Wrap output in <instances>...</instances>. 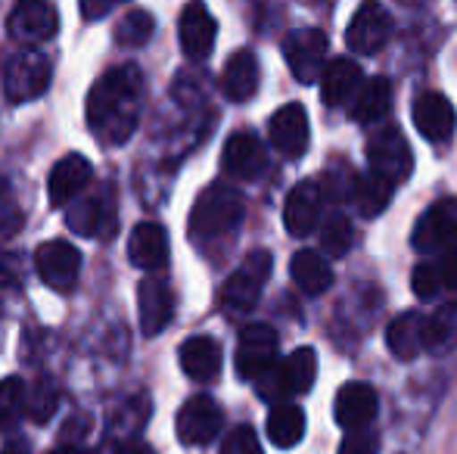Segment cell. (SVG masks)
Returning a JSON list of instances; mask_svg holds the SVG:
<instances>
[{"mask_svg": "<svg viewBox=\"0 0 457 454\" xmlns=\"http://www.w3.org/2000/svg\"><path fill=\"white\" fill-rule=\"evenodd\" d=\"M305 436V411L299 405H283L271 408L268 414V439L277 445V449H293V445L302 442Z\"/></svg>", "mask_w": 457, "mask_h": 454, "instance_id": "4dcf8cb0", "label": "cell"}, {"mask_svg": "<svg viewBox=\"0 0 457 454\" xmlns=\"http://www.w3.org/2000/svg\"><path fill=\"white\" fill-rule=\"evenodd\" d=\"M50 60L37 50H22L19 56H12L10 66L4 72V94L10 103H29V100L41 97L50 87Z\"/></svg>", "mask_w": 457, "mask_h": 454, "instance_id": "5b68a950", "label": "cell"}, {"mask_svg": "<svg viewBox=\"0 0 457 454\" xmlns=\"http://www.w3.org/2000/svg\"><path fill=\"white\" fill-rule=\"evenodd\" d=\"M221 454H262L259 436H255L253 426H237V430H230L221 445Z\"/></svg>", "mask_w": 457, "mask_h": 454, "instance_id": "f35d334b", "label": "cell"}, {"mask_svg": "<svg viewBox=\"0 0 457 454\" xmlns=\"http://www.w3.org/2000/svg\"><path fill=\"white\" fill-rule=\"evenodd\" d=\"M56 405H60V389L54 386V380H37L31 389H25V411L35 424H47Z\"/></svg>", "mask_w": 457, "mask_h": 454, "instance_id": "836d02e7", "label": "cell"}, {"mask_svg": "<svg viewBox=\"0 0 457 454\" xmlns=\"http://www.w3.org/2000/svg\"><path fill=\"white\" fill-rule=\"evenodd\" d=\"M361 85H364V75L355 60H333L320 72V97H324L327 106L352 103L355 94L361 91Z\"/></svg>", "mask_w": 457, "mask_h": 454, "instance_id": "603a6c76", "label": "cell"}, {"mask_svg": "<svg viewBox=\"0 0 457 454\" xmlns=\"http://www.w3.org/2000/svg\"><path fill=\"white\" fill-rule=\"evenodd\" d=\"M327 35L318 29H295L283 41V56H287L289 72L295 75L299 85H314L327 66Z\"/></svg>", "mask_w": 457, "mask_h": 454, "instance_id": "8992f818", "label": "cell"}, {"mask_svg": "<svg viewBox=\"0 0 457 454\" xmlns=\"http://www.w3.org/2000/svg\"><path fill=\"white\" fill-rule=\"evenodd\" d=\"M178 35H181V47L190 60H205L212 54V47H215L218 22L203 4H187L181 12Z\"/></svg>", "mask_w": 457, "mask_h": 454, "instance_id": "d6986e66", "label": "cell"}, {"mask_svg": "<svg viewBox=\"0 0 457 454\" xmlns=\"http://www.w3.org/2000/svg\"><path fill=\"white\" fill-rule=\"evenodd\" d=\"M221 91L228 94V100L243 103L259 91V60L253 50H237L221 72Z\"/></svg>", "mask_w": 457, "mask_h": 454, "instance_id": "d4e9b609", "label": "cell"}, {"mask_svg": "<svg viewBox=\"0 0 457 454\" xmlns=\"http://www.w3.org/2000/svg\"><path fill=\"white\" fill-rule=\"evenodd\" d=\"M392 194H395V187H392L389 181H383V177H377V175H364L355 181L352 200L358 202V212H361L364 219H377L392 202Z\"/></svg>", "mask_w": 457, "mask_h": 454, "instance_id": "1f68e13d", "label": "cell"}, {"mask_svg": "<svg viewBox=\"0 0 457 454\" xmlns=\"http://www.w3.org/2000/svg\"><path fill=\"white\" fill-rule=\"evenodd\" d=\"M339 454H377V433H370V430L345 433Z\"/></svg>", "mask_w": 457, "mask_h": 454, "instance_id": "ab89813d", "label": "cell"}, {"mask_svg": "<svg viewBox=\"0 0 457 454\" xmlns=\"http://www.w3.org/2000/svg\"><path fill=\"white\" fill-rule=\"evenodd\" d=\"M367 162H370V175L389 181L392 187L402 184V181H408L411 169H414L411 146L395 125H386L373 134L370 144H367Z\"/></svg>", "mask_w": 457, "mask_h": 454, "instance_id": "277c9868", "label": "cell"}, {"mask_svg": "<svg viewBox=\"0 0 457 454\" xmlns=\"http://www.w3.org/2000/svg\"><path fill=\"white\" fill-rule=\"evenodd\" d=\"M25 225V212L19 206L16 194L6 181H0V236H16Z\"/></svg>", "mask_w": 457, "mask_h": 454, "instance_id": "8d00e7d4", "label": "cell"}, {"mask_svg": "<svg viewBox=\"0 0 457 454\" xmlns=\"http://www.w3.org/2000/svg\"><path fill=\"white\" fill-rule=\"evenodd\" d=\"M144 75L134 62L109 69L87 94V128L100 144L119 146L134 134L140 119Z\"/></svg>", "mask_w": 457, "mask_h": 454, "instance_id": "6da1fadb", "label": "cell"}, {"mask_svg": "<svg viewBox=\"0 0 457 454\" xmlns=\"http://www.w3.org/2000/svg\"><path fill=\"white\" fill-rule=\"evenodd\" d=\"M457 345V302H445L423 318V349L433 355H448Z\"/></svg>", "mask_w": 457, "mask_h": 454, "instance_id": "f1b7e54d", "label": "cell"}, {"mask_svg": "<svg viewBox=\"0 0 457 454\" xmlns=\"http://www.w3.org/2000/svg\"><path fill=\"white\" fill-rule=\"evenodd\" d=\"M377 389L370 383H345L337 392L333 401V414H337V424L345 433H358V430H370L373 417H377Z\"/></svg>", "mask_w": 457, "mask_h": 454, "instance_id": "5bb4252c", "label": "cell"}, {"mask_svg": "<svg viewBox=\"0 0 457 454\" xmlns=\"http://www.w3.org/2000/svg\"><path fill=\"white\" fill-rule=\"evenodd\" d=\"M411 115H414L417 131H420L429 144H445L457 128V112H454L452 100L436 91H423L420 97L414 100Z\"/></svg>", "mask_w": 457, "mask_h": 454, "instance_id": "9a60e30c", "label": "cell"}, {"mask_svg": "<svg viewBox=\"0 0 457 454\" xmlns=\"http://www.w3.org/2000/svg\"><path fill=\"white\" fill-rule=\"evenodd\" d=\"M25 414V383L19 376L0 380V433L12 430Z\"/></svg>", "mask_w": 457, "mask_h": 454, "instance_id": "e575fe53", "label": "cell"}, {"mask_svg": "<svg viewBox=\"0 0 457 454\" xmlns=\"http://www.w3.org/2000/svg\"><path fill=\"white\" fill-rule=\"evenodd\" d=\"M221 165L230 177H240V181H255L262 171L268 169V153L262 146V140L255 134H234V137L224 144Z\"/></svg>", "mask_w": 457, "mask_h": 454, "instance_id": "ac0fdd59", "label": "cell"}, {"mask_svg": "<svg viewBox=\"0 0 457 454\" xmlns=\"http://www.w3.org/2000/svg\"><path fill=\"white\" fill-rule=\"evenodd\" d=\"M414 249L420 252H454L457 249V196L439 200L420 215L411 236Z\"/></svg>", "mask_w": 457, "mask_h": 454, "instance_id": "ba28073f", "label": "cell"}, {"mask_svg": "<svg viewBox=\"0 0 457 454\" xmlns=\"http://www.w3.org/2000/svg\"><path fill=\"white\" fill-rule=\"evenodd\" d=\"M91 162L79 153H69L62 156L60 162L50 169V177H47V196H50V206H69L75 202V196L91 184Z\"/></svg>", "mask_w": 457, "mask_h": 454, "instance_id": "e0dca14e", "label": "cell"}, {"mask_svg": "<svg viewBox=\"0 0 457 454\" xmlns=\"http://www.w3.org/2000/svg\"><path fill=\"white\" fill-rule=\"evenodd\" d=\"M320 246H324L327 255H333V259H343L345 252L352 249V225L345 215L333 212L330 219L324 221V227H320Z\"/></svg>", "mask_w": 457, "mask_h": 454, "instance_id": "d590c367", "label": "cell"}, {"mask_svg": "<svg viewBox=\"0 0 457 454\" xmlns=\"http://www.w3.org/2000/svg\"><path fill=\"white\" fill-rule=\"evenodd\" d=\"M386 345L398 361H414L423 349V315L402 311L386 330Z\"/></svg>", "mask_w": 457, "mask_h": 454, "instance_id": "4316f807", "label": "cell"}, {"mask_svg": "<svg viewBox=\"0 0 457 454\" xmlns=\"http://www.w3.org/2000/svg\"><path fill=\"white\" fill-rule=\"evenodd\" d=\"M35 268L41 280L56 293H69L79 284L81 274V252L66 240H50L41 243L35 252Z\"/></svg>", "mask_w": 457, "mask_h": 454, "instance_id": "9c48e42d", "label": "cell"}, {"mask_svg": "<svg viewBox=\"0 0 457 454\" xmlns=\"http://www.w3.org/2000/svg\"><path fill=\"white\" fill-rule=\"evenodd\" d=\"M19 274H22V268H19V259L0 252V286H10V290H16V286H19Z\"/></svg>", "mask_w": 457, "mask_h": 454, "instance_id": "60d3db41", "label": "cell"}, {"mask_svg": "<svg viewBox=\"0 0 457 454\" xmlns=\"http://www.w3.org/2000/svg\"><path fill=\"white\" fill-rule=\"evenodd\" d=\"M271 144L287 159H299L308 150V112L299 103L280 106L271 115Z\"/></svg>", "mask_w": 457, "mask_h": 454, "instance_id": "ffe728a7", "label": "cell"}, {"mask_svg": "<svg viewBox=\"0 0 457 454\" xmlns=\"http://www.w3.org/2000/svg\"><path fill=\"white\" fill-rule=\"evenodd\" d=\"M411 286H414V293L420 299H436L442 290V274H439V265H433V261H423V265L414 268V277H411Z\"/></svg>", "mask_w": 457, "mask_h": 454, "instance_id": "74e56055", "label": "cell"}, {"mask_svg": "<svg viewBox=\"0 0 457 454\" xmlns=\"http://www.w3.org/2000/svg\"><path fill=\"white\" fill-rule=\"evenodd\" d=\"M153 31H156V19L146 10H131L115 25V44H121V47H144L153 37Z\"/></svg>", "mask_w": 457, "mask_h": 454, "instance_id": "d6a6232c", "label": "cell"}, {"mask_svg": "<svg viewBox=\"0 0 457 454\" xmlns=\"http://www.w3.org/2000/svg\"><path fill=\"white\" fill-rule=\"evenodd\" d=\"M246 206H243V196L237 194L228 184H212L199 194V200L193 202L190 212V236L196 243H212L221 240V236L234 234L240 227Z\"/></svg>", "mask_w": 457, "mask_h": 454, "instance_id": "7a4b0ae2", "label": "cell"}, {"mask_svg": "<svg viewBox=\"0 0 457 454\" xmlns=\"http://www.w3.org/2000/svg\"><path fill=\"white\" fill-rule=\"evenodd\" d=\"M389 106H392V85H389V78L377 75V78L364 81L361 91L355 94L349 115L355 121H361V125H370V121L383 119V115L389 112Z\"/></svg>", "mask_w": 457, "mask_h": 454, "instance_id": "f546056e", "label": "cell"}, {"mask_svg": "<svg viewBox=\"0 0 457 454\" xmlns=\"http://www.w3.org/2000/svg\"><path fill=\"white\" fill-rule=\"evenodd\" d=\"M439 274H442V286L457 293V249L454 252H445V259H442V265H439Z\"/></svg>", "mask_w": 457, "mask_h": 454, "instance_id": "b9f144b4", "label": "cell"}, {"mask_svg": "<svg viewBox=\"0 0 457 454\" xmlns=\"http://www.w3.org/2000/svg\"><path fill=\"white\" fill-rule=\"evenodd\" d=\"M115 454H156V451H153L146 442H137V439H131V442H121Z\"/></svg>", "mask_w": 457, "mask_h": 454, "instance_id": "ee69618b", "label": "cell"}, {"mask_svg": "<svg viewBox=\"0 0 457 454\" xmlns=\"http://www.w3.org/2000/svg\"><path fill=\"white\" fill-rule=\"evenodd\" d=\"M181 367L190 380L212 383L221 370V345L212 336H190L181 345Z\"/></svg>", "mask_w": 457, "mask_h": 454, "instance_id": "484cf974", "label": "cell"}, {"mask_svg": "<svg viewBox=\"0 0 457 454\" xmlns=\"http://www.w3.org/2000/svg\"><path fill=\"white\" fill-rule=\"evenodd\" d=\"M66 225L79 236H112L115 230V196L112 190H100L85 200H75L66 209Z\"/></svg>", "mask_w": 457, "mask_h": 454, "instance_id": "8fae6325", "label": "cell"}, {"mask_svg": "<svg viewBox=\"0 0 457 454\" xmlns=\"http://www.w3.org/2000/svg\"><path fill=\"white\" fill-rule=\"evenodd\" d=\"M277 340L274 327L268 324H249L243 327L240 340H237V374L243 380H262V376L271 374L274 361H277Z\"/></svg>", "mask_w": 457, "mask_h": 454, "instance_id": "52a82bcc", "label": "cell"}, {"mask_svg": "<svg viewBox=\"0 0 457 454\" xmlns=\"http://www.w3.org/2000/svg\"><path fill=\"white\" fill-rule=\"evenodd\" d=\"M50 454H94V451L85 449V445H60V449H54Z\"/></svg>", "mask_w": 457, "mask_h": 454, "instance_id": "bcb514c9", "label": "cell"}, {"mask_svg": "<svg viewBox=\"0 0 457 454\" xmlns=\"http://www.w3.org/2000/svg\"><path fill=\"white\" fill-rule=\"evenodd\" d=\"M392 37V16L379 4H364L361 10L352 16L349 31H345V44L355 54L373 56L389 44Z\"/></svg>", "mask_w": 457, "mask_h": 454, "instance_id": "7c38bea8", "label": "cell"}, {"mask_svg": "<svg viewBox=\"0 0 457 454\" xmlns=\"http://www.w3.org/2000/svg\"><path fill=\"white\" fill-rule=\"evenodd\" d=\"M112 10H115L112 0H106V4H94V0H85V4H81V12H85V19H100V16H106V12H112Z\"/></svg>", "mask_w": 457, "mask_h": 454, "instance_id": "7bdbcfd3", "label": "cell"}, {"mask_svg": "<svg viewBox=\"0 0 457 454\" xmlns=\"http://www.w3.org/2000/svg\"><path fill=\"white\" fill-rule=\"evenodd\" d=\"M320 187L314 181H302L289 190L287 206H283V225L293 236H308L318 227L320 219Z\"/></svg>", "mask_w": 457, "mask_h": 454, "instance_id": "44dd1931", "label": "cell"}, {"mask_svg": "<svg viewBox=\"0 0 457 454\" xmlns=\"http://www.w3.org/2000/svg\"><path fill=\"white\" fill-rule=\"evenodd\" d=\"M10 35L19 44H44L60 31V16L44 0H22L10 12Z\"/></svg>", "mask_w": 457, "mask_h": 454, "instance_id": "4fadbf2b", "label": "cell"}, {"mask_svg": "<svg viewBox=\"0 0 457 454\" xmlns=\"http://www.w3.org/2000/svg\"><path fill=\"white\" fill-rule=\"evenodd\" d=\"M4 454H31V445L22 442V439H12V442L4 449Z\"/></svg>", "mask_w": 457, "mask_h": 454, "instance_id": "f6af8a7d", "label": "cell"}, {"mask_svg": "<svg viewBox=\"0 0 457 454\" xmlns=\"http://www.w3.org/2000/svg\"><path fill=\"white\" fill-rule=\"evenodd\" d=\"M318 380V355L312 345H302L289 358H283L280 370L274 374L277 392L280 395H302Z\"/></svg>", "mask_w": 457, "mask_h": 454, "instance_id": "cb8c5ba5", "label": "cell"}, {"mask_svg": "<svg viewBox=\"0 0 457 454\" xmlns=\"http://www.w3.org/2000/svg\"><path fill=\"white\" fill-rule=\"evenodd\" d=\"M293 280L299 284L302 293L320 296V293H327L333 286L330 261L320 252H314V249H302V252L293 255Z\"/></svg>", "mask_w": 457, "mask_h": 454, "instance_id": "83f0119b", "label": "cell"}, {"mask_svg": "<svg viewBox=\"0 0 457 454\" xmlns=\"http://www.w3.org/2000/svg\"><path fill=\"white\" fill-rule=\"evenodd\" d=\"M271 268H274L271 252H268V249H253V252L240 261V268L230 274L228 284H224V290H221L224 309L234 311V315L253 311L262 290H265L268 277H271Z\"/></svg>", "mask_w": 457, "mask_h": 454, "instance_id": "3957f363", "label": "cell"}, {"mask_svg": "<svg viewBox=\"0 0 457 454\" xmlns=\"http://www.w3.org/2000/svg\"><path fill=\"white\" fill-rule=\"evenodd\" d=\"M221 424H224V414L212 395H193V399H187L175 420L178 439L184 445H209L221 433Z\"/></svg>", "mask_w": 457, "mask_h": 454, "instance_id": "30bf717a", "label": "cell"}, {"mask_svg": "<svg viewBox=\"0 0 457 454\" xmlns=\"http://www.w3.org/2000/svg\"><path fill=\"white\" fill-rule=\"evenodd\" d=\"M137 311H140V330L146 336H159L175 318V293L165 280L146 277L137 290Z\"/></svg>", "mask_w": 457, "mask_h": 454, "instance_id": "2e32d148", "label": "cell"}, {"mask_svg": "<svg viewBox=\"0 0 457 454\" xmlns=\"http://www.w3.org/2000/svg\"><path fill=\"white\" fill-rule=\"evenodd\" d=\"M128 259L137 265L140 271H159L169 261V234L156 221H144L131 230L128 240Z\"/></svg>", "mask_w": 457, "mask_h": 454, "instance_id": "7402d4cb", "label": "cell"}]
</instances>
